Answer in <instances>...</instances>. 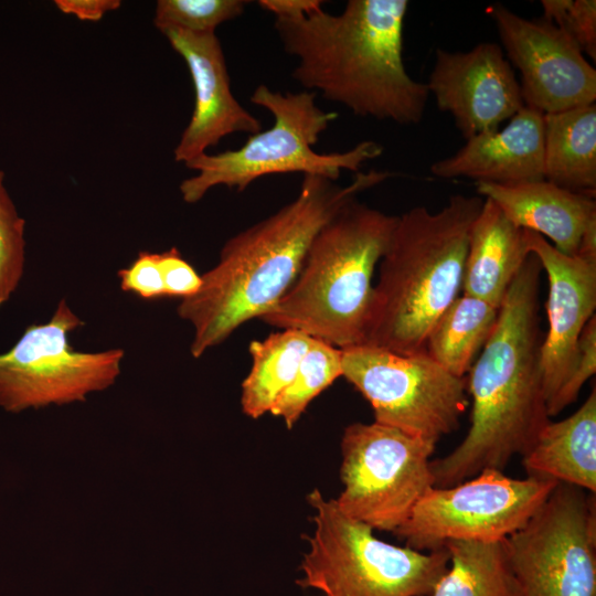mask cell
<instances>
[{"mask_svg":"<svg viewBox=\"0 0 596 596\" xmlns=\"http://www.w3.org/2000/svg\"><path fill=\"white\" fill-rule=\"evenodd\" d=\"M395 175L360 170L345 185L304 175L291 202L230 237L217 264L201 275L198 292L182 299L177 309L194 330L191 355L202 356L243 323L272 309L296 280L319 231L360 193Z\"/></svg>","mask_w":596,"mask_h":596,"instance_id":"6da1fadb","label":"cell"},{"mask_svg":"<svg viewBox=\"0 0 596 596\" xmlns=\"http://www.w3.org/2000/svg\"><path fill=\"white\" fill-rule=\"evenodd\" d=\"M542 270L530 253L508 287L496 326L466 376L470 427L451 453L430 460L435 487L457 485L486 469L503 471L551 422L541 371Z\"/></svg>","mask_w":596,"mask_h":596,"instance_id":"7a4b0ae2","label":"cell"},{"mask_svg":"<svg viewBox=\"0 0 596 596\" xmlns=\"http://www.w3.org/2000/svg\"><path fill=\"white\" fill-rule=\"evenodd\" d=\"M407 9V0H349L338 14L321 9L275 18L274 26L285 52L298 60L291 77L306 91L355 116L416 125L429 92L403 61Z\"/></svg>","mask_w":596,"mask_h":596,"instance_id":"3957f363","label":"cell"},{"mask_svg":"<svg viewBox=\"0 0 596 596\" xmlns=\"http://www.w3.org/2000/svg\"><path fill=\"white\" fill-rule=\"evenodd\" d=\"M482 204L483 198L455 194L437 212L415 206L398 216L379 263L362 344L402 355L425 352L432 329L461 291Z\"/></svg>","mask_w":596,"mask_h":596,"instance_id":"277c9868","label":"cell"},{"mask_svg":"<svg viewBox=\"0 0 596 596\" xmlns=\"http://www.w3.org/2000/svg\"><path fill=\"white\" fill-rule=\"evenodd\" d=\"M397 219L358 200L347 204L316 235L289 290L258 319L341 350L362 344L373 274Z\"/></svg>","mask_w":596,"mask_h":596,"instance_id":"5b68a950","label":"cell"},{"mask_svg":"<svg viewBox=\"0 0 596 596\" xmlns=\"http://www.w3.org/2000/svg\"><path fill=\"white\" fill-rule=\"evenodd\" d=\"M316 96L309 91L280 93L258 85L249 99L273 115V126L248 135L237 149L203 153L188 162L185 166L196 174L180 183L182 200L196 203L217 185L242 192L270 174L299 172L337 181L342 170L359 172L364 162L382 155V145L373 140H363L343 152L315 151L319 136L338 116L319 107Z\"/></svg>","mask_w":596,"mask_h":596,"instance_id":"8992f818","label":"cell"},{"mask_svg":"<svg viewBox=\"0 0 596 596\" xmlns=\"http://www.w3.org/2000/svg\"><path fill=\"white\" fill-rule=\"evenodd\" d=\"M307 501L315 528L297 581L302 588L323 596H428L448 568L446 549L422 552L382 541L317 488Z\"/></svg>","mask_w":596,"mask_h":596,"instance_id":"52a82bcc","label":"cell"},{"mask_svg":"<svg viewBox=\"0 0 596 596\" xmlns=\"http://www.w3.org/2000/svg\"><path fill=\"white\" fill-rule=\"evenodd\" d=\"M435 447L434 441L377 422L348 425L341 438L339 509L373 530L394 532L434 486Z\"/></svg>","mask_w":596,"mask_h":596,"instance_id":"ba28073f","label":"cell"},{"mask_svg":"<svg viewBox=\"0 0 596 596\" xmlns=\"http://www.w3.org/2000/svg\"><path fill=\"white\" fill-rule=\"evenodd\" d=\"M342 376L370 403L374 422L434 443L458 428L469 404L466 377L449 373L426 352L347 348Z\"/></svg>","mask_w":596,"mask_h":596,"instance_id":"9c48e42d","label":"cell"},{"mask_svg":"<svg viewBox=\"0 0 596 596\" xmlns=\"http://www.w3.org/2000/svg\"><path fill=\"white\" fill-rule=\"evenodd\" d=\"M84 324L63 298L47 322L28 326L15 344L0 354L3 409L19 413L31 407L85 401L87 394L115 383L125 351L75 350L68 336Z\"/></svg>","mask_w":596,"mask_h":596,"instance_id":"30bf717a","label":"cell"},{"mask_svg":"<svg viewBox=\"0 0 596 596\" xmlns=\"http://www.w3.org/2000/svg\"><path fill=\"white\" fill-rule=\"evenodd\" d=\"M558 482L486 469L449 487H430L393 533L422 552L449 541H502L523 528Z\"/></svg>","mask_w":596,"mask_h":596,"instance_id":"8fae6325","label":"cell"},{"mask_svg":"<svg viewBox=\"0 0 596 596\" xmlns=\"http://www.w3.org/2000/svg\"><path fill=\"white\" fill-rule=\"evenodd\" d=\"M504 543L522 596H596L595 493L558 482Z\"/></svg>","mask_w":596,"mask_h":596,"instance_id":"7c38bea8","label":"cell"},{"mask_svg":"<svg viewBox=\"0 0 596 596\" xmlns=\"http://www.w3.org/2000/svg\"><path fill=\"white\" fill-rule=\"evenodd\" d=\"M502 50L519 82L524 106L543 115L594 104L596 70L562 29L545 19H525L503 4L487 7Z\"/></svg>","mask_w":596,"mask_h":596,"instance_id":"4fadbf2b","label":"cell"},{"mask_svg":"<svg viewBox=\"0 0 596 596\" xmlns=\"http://www.w3.org/2000/svg\"><path fill=\"white\" fill-rule=\"evenodd\" d=\"M426 85L466 140L498 129L524 107L514 70L493 42H480L467 52L437 49Z\"/></svg>","mask_w":596,"mask_h":596,"instance_id":"5bb4252c","label":"cell"},{"mask_svg":"<svg viewBox=\"0 0 596 596\" xmlns=\"http://www.w3.org/2000/svg\"><path fill=\"white\" fill-rule=\"evenodd\" d=\"M525 236L530 253L536 256L549 280V330L541 344L549 411L572 371L579 337L595 316L596 262L563 254L538 233L525 230Z\"/></svg>","mask_w":596,"mask_h":596,"instance_id":"9a60e30c","label":"cell"},{"mask_svg":"<svg viewBox=\"0 0 596 596\" xmlns=\"http://www.w3.org/2000/svg\"><path fill=\"white\" fill-rule=\"evenodd\" d=\"M162 34L185 62L194 87L193 113L173 151L177 162L187 164L228 135H252L262 129L258 118L233 95L224 52L215 33L170 29Z\"/></svg>","mask_w":596,"mask_h":596,"instance_id":"2e32d148","label":"cell"},{"mask_svg":"<svg viewBox=\"0 0 596 596\" xmlns=\"http://www.w3.org/2000/svg\"><path fill=\"white\" fill-rule=\"evenodd\" d=\"M543 145L544 115L524 106L505 127L476 135L454 155L432 163L430 173L499 185L540 181L544 179Z\"/></svg>","mask_w":596,"mask_h":596,"instance_id":"e0dca14e","label":"cell"},{"mask_svg":"<svg viewBox=\"0 0 596 596\" xmlns=\"http://www.w3.org/2000/svg\"><path fill=\"white\" fill-rule=\"evenodd\" d=\"M477 193L493 201L521 228L547 237L563 254L577 257L585 234L596 227L595 198L545 179L512 185L476 182Z\"/></svg>","mask_w":596,"mask_h":596,"instance_id":"ac0fdd59","label":"cell"},{"mask_svg":"<svg viewBox=\"0 0 596 596\" xmlns=\"http://www.w3.org/2000/svg\"><path fill=\"white\" fill-rule=\"evenodd\" d=\"M529 255L525 230L510 221L493 201L483 199L469 234L462 295L499 308Z\"/></svg>","mask_w":596,"mask_h":596,"instance_id":"d6986e66","label":"cell"},{"mask_svg":"<svg viewBox=\"0 0 596 596\" xmlns=\"http://www.w3.org/2000/svg\"><path fill=\"white\" fill-rule=\"evenodd\" d=\"M529 477L596 492V390L568 417L549 422L522 456Z\"/></svg>","mask_w":596,"mask_h":596,"instance_id":"ffe728a7","label":"cell"},{"mask_svg":"<svg viewBox=\"0 0 596 596\" xmlns=\"http://www.w3.org/2000/svg\"><path fill=\"white\" fill-rule=\"evenodd\" d=\"M544 179L595 198L596 105L544 115Z\"/></svg>","mask_w":596,"mask_h":596,"instance_id":"44dd1931","label":"cell"},{"mask_svg":"<svg viewBox=\"0 0 596 596\" xmlns=\"http://www.w3.org/2000/svg\"><path fill=\"white\" fill-rule=\"evenodd\" d=\"M444 549L450 568L428 596H522L504 540H456Z\"/></svg>","mask_w":596,"mask_h":596,"instance_id":"7402d4cb","label":"cell"},{"mask_svg":"<svg viewBox=\"0 0 596 596\" xmlns=\"http://www.w3.org/2000/svg\"><path fill=\"white\" fill-rule=\"evenodd\" d=\"M499 308L479 298L458 296L432 329L425 352L449 373L466 377L488 341Z\"/></svg>","mask_w":596,"mask_h":596,"instance_id":"603a6c76","label":"cell"},{"mask_svg":"<svg viewBox=\"0 0 596 596\" xmlns=\"http://www.w3.org/2000/svg\"><path fill=\"white\" fill-rule=\"evenodd\" d=\"M311 340L300 331L285 329L249 343L252 366L241 395L245 415L256 419L270 412L292 382Z\"/></svg>","mask_w":596,"mask_h":596,"instance_id":"cb8c5ba5","label":"cell"},{"mask_svg":"<svg viewBox=\"0 0 596 596\" xmlns=\"http://www.w3.org/2000/svg\"><path fill=\"white\" fill-rule=\"evenodd\" d=\"M342 376V350L312 339L289 386L279 395L270 414L292 428L310 402Z\"/></svg>","mask_w":596,"mask_h":596,"instance_id":"d4e9b609","label":"cell"},{"mask_svg":"<svg viewBox=\"0 0 596 596\" xmlns=\"http://www.w3.org/2000/svg\"><path fill=\"white\" fill-rule=\"evenodd\" d=\"M244 0H159L153 24L162 33L175 29L190 33H215L221 24L244 13Z\"/></svg>","mask_w":596,"mask_h":596,"instance_id":"484cf974","label":"cell"},{"mask_svg":"<svg viewBox=\"0 0 596 596\" xmlns=\"http://www.w3.org/2000/svg\"><path fill=\"white\" fill-rule=\"evenodd\" d=\"M25 221L10 198L0 170V308L18 288L25 263Z\"/></svg>","mask_w":596,"mask_h":596,"instance_id":"4316f807","label":"cell"},{"mask_svg":"<svg viewBox=\"0 0 596 596\" xmlns=\"http://www.w3.org/2000/svg\"><path fill=\"white\" fill-rule=\"evenodd\" d=\"M543 19L567 33L583 54L596 60V1L542 0Z\"/></svg>","mask_w":596,"mask_h":596,"instance_id":"83f0119b","label":"cell"},{"mask_svg":"<svg viewBox=\"0 0 596 596\" xmlns=\"http://www.w3.org/2000/svg\"><path fill=\"white\" fill-rule=\"evenodd\" d=\"M596 372V317L594 316L585 326L577 345L576 358L563 387L560 390L552 405L549 416H556L564 408L575 402L583 385Z\"/></svg>","mask_w":596,"mask_h":596,"instance_id":"f1b7e54d","label":"cell"},{"mask_svg":"<svg viewBox=\"0 0 596 596\" xmlns=\"http://www.w3.org/2000/svg\"><path fill=\"white\" fill-rule=\"evenodd\" d=\"M120 288L141 299L152 300L166 297L159 253L139 252L136 259L118 270Z\"/></svg>","mask_w":596,"mask_h":596,"instance_id":"f546056e","label":"cell"},{"mask_svg":"<svg viewBox=\"0 0 596 596\" xmlns=\"http://www.w3.org/2000/svg\"><path fill=\"white\" fill-rule=\"evenodd\" d=\"M166 297L181 299L193 296L201 287L202 278L187 262L177 247L159 253Z\"/></svg>","mask_w":596,"mask_h":596,"instance_id":"4dcf8cb0","label":"cell"},{"mask_svg":"<svg viewBox=\"0 0 596 596\" xmlns=\"http://www.w3.org/2000/svg\"><path fill=\"white\" fill-rule=\"evenodd\" d=\"M56 8L83 21H99L107 12L117 10L119 0H55Z\"/></svg>","mask_w":596,"mask_h":596,"instance_id":"1f68e13d","label":"cell"},{"mask_svg":"<svg viewBox=\"0 0 596 596\" xmlns=\"http://www.w3.org/2000/svg\"><path fill=\"white\" fill-rule=\"evenodd\" d=\"M258 6L275 18L296 19L322 9L321 0H259Z\"/></svg>","mask_w":596,"mask_h":596,"instance_id":"d6a6232c","label":"cell"}]
</instances>
